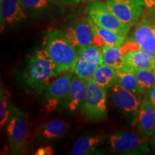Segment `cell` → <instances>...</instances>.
<instances>
[{"mask_svg": "<svg viewBox=\"0 0 155 155\" xmlns=\"http://www.w3.org/2000/svg\"><path fill=\"white\" fill-rule=\"evenodd\" d=\"M119 83L121 86L137 95H142L138 81L134 73L131 71H117Z\"/></svg>", "mask_w": 155, "mask_h": 155, "instance_id": "cell-22", "label": "cell"}, {"mask_svg": "<svg viewBox=\"0 0 155 155\" xmlns=\"http://www.w3.org/2000/svg\"><path fill=\"white\" fill-rule=\"evenodd\" d=\"M111 88L112 98L115 105L125 113L137 114L142 101L139 95L127 90L119 83H116Z\"/></svg>", "mask_w": 155, "mask_h": 155, "instance_id": "cell-13", "label": "cell"}, {"mask_svg": "<svg viewBox=\"0 0 155 155\" xmlns=\"http://www.w3.org/2000/svg\"><path fill=\"white\" fill-rule=\"evenodd\" d=\"M86 19L94 32V45H95L101 48L104 45L122 47L127 42V36L121 35L114 31L96 25L88 16Z\"/></svg>", "mask_w": 155, "mask_h": 155, "instance_id": "cell-15", "label": "cell"}, {"mask_svg": "<svg viewBox=\"0 0 155 155\" xmlns=\"http://www.w3.org/2000/svg\"><path fill=\"white\" fill-rule=\"evenodd\" d=\"M26 17L25 9L19 0H0L1 32L7 25L21 22Z\"/></svg>", "mask_w": 155, "mask_h": 155, "instance_id": "cell-16", "label": "cell"}, {"mask_svg": "<svg viewBox=\"0 0 155 155\" xmlns=\"http://www.w3.org/2000/svg\"><path fill=\"white\" fill-rule=\"evenodd\" d=\"M152 139H151V144H152V147L155 150V132L154 134L152 136Z\"/></svg>", "mask_w": 155, "mask_h": 155, "instance_id": "cell-29", "label": "cell"}, {"mask_svg": "<svg viewBox=\"0 0 155 155\" xmlns=\"http://www.w3.org/2000/svg\"><path fill=\"white\" fill-rule=\"evenodd\" d=\"M74 1L75 2H77V0H74Z\"/></svg>", "mask_w": 155, "mask_h": 155, "instance_id": "cell-32", "label": "cell"}, {"mask_svg": "<svg viewBox=\"0 0 155 155\" xmlns=\"http://www.w3.org/2000/svg\"><path fill=\"white\" fill-rule=\"evenodd\" d=\"M103 63L118 71H130L125 58L124 48L104 45L102 47Z\"/></svg>", "mask_w": 155, "mask_h": 155, "instance_id": "cell-18", "label": "cell"}, {"mask_svg": "<svg viewBox=\"0 0 155 155\" xmlns=\"http://www.w3.org/2000/svg\"><path fill=\"white\" fill-rule=\"evenodd\" d=\"M105 3L122 22L131 28L146 8L144 0H105Z\"/></svg>", "mask_w": 155, "mask_h": 155, "instance_id": "cell-9", "label": "cell"}, {"mask_svg": "<svg viewBox=\"0 0 155 155\" xmlns=\"http://www.w3.org/2000/svg\"><path fill=\"white\" fill-rule=\"evenodd\" d=\"M129 40L134 42L144 53L155 58L154 21L144 16L136 25Z\"/></svg>", "mask_w": 155, "mask_h": 155, "instance_id": "cell-10", "label": "cell"}, {"mask_svg": "<svg viewBox=\"0 0 155 155\" xmlns=\"http://www.w3.org/2000/svg\"><path fill=\"white\" fill-rule=\"evenodd\" d=\"M145 7L150 12L151 14L155 12V0H144Z\"/></svg>", "mask_w": 155, "mask_h": 155, "instance_id": "cell-28", "label": "cell"}, {"mask_svg": "<svg viewBox=\"0 0 155 155\" xmlns=\"http://www.w3.org/2000/svg\"><path fill=\"white\" fill-rule=\"evenodd\" d=\"M42 49L55 63L60 73L73 71L79 51L68 40L64 31L54 30L48 32L45 38Z\"/></svg>", "mask_w": 155, "mask_h": 155, "instance_id": "cell-1", "label": "cell"}, {"mask_svg": "<svg viewBox=\"0 0 155 155\" xmlns=\"http://www.w3.org/2000/svg\"><path fill=\"white\" fill-rule=\"evenodd\" d=\"M68 127V124L63 120L58 119L50 120L40 128L38 135L47 139L61 138L67 132Z\"/></svg>", "mask_w": 155, "mask_h": 155, "instance_id": "cell-21", "label": "cell"}, {"mask_svg": "<svg viewBox=\"0 0 155 155\" xmlns=\"http://www.w3.org/2000/svg\"><path fill=\"white\" fill-rule=\"evenodd\" d=\"M87 82L86 79L81 78L74 74L70 87L68 94L65 99V105L70 111L74 112L84 106L87 94Z\"/></svg>", "mask_w": 155, "mask_h": 155, "instance_id": "cell-17", "label": "cell"}, {"mask_svg": "<svg viewBox=\"0 0 155 155\" xmlns=\"http://www.w3.org/2000/svg\"><path fill=\"white\" fill-rule=\"evenodd\" d=\"M74 73L67 71L52 81L45 91L44 101L45 110L48 113L54 111L61 104L62 101L66 99Z\"/></svg>", "mask_w": 155, "mask_h": 155, "instance_id": "cell-7", "label": "cell"}, {"mask_svg": "<svg viewBox=\"0 0 155 155\" xmlns=\"http://www.w3.org/2000/svg\"><path fill=\"white\" fill-rule=\"evenodd\" d=\"M137 124L139 133L146 137H150L155 132V108L144 95L137 113Z\"/></svg>", "mask_w": 155, "mask_h": 155, "instance_id": "cell-14", "label": "cell"}, {"mask_svg": "<svg viewBox=\"0 0 155 155\" xmlns=\"http://www.w3.org/2000/svg\"><path fill=\"white\" fill-rule=\"evenodd\" d=\"M10 111L9 108L8 93L2 86H1V95H0V125L4 127L8 123Z\"/></svg>", "mask_w": 155, "mask_h": 155, "instance_id": "cell-25", "label": "cell"}, {"mask_svg": "<svg viewBox=\"0 0 155 155\" xmlns=\"http://www.w3.org/2000/svg\"><path fill=\"white\" fill-rule=\"evenodd\" d=\"M65 35L79 52L94 44V32L88 20L78 19L64 30Z\"/></svg>", "mask_w": 155, "mask_h": 155, "instance_id": "cell-11", "label": "cell"}, {"mask_svg": "<svg viewBox=\"0 0 155 155\" xmlns=\"http://www.w3.org/2000/svg\"><path fill=\"white\" fill-rule=\"evenodd\" d=\"M152 70H153V71H154V75H155V66H154V68H153Z\"/></svg>", "mask_w": 155, "mask_h": 155, "instance_id": "cell-30", "label": "cell"}, {"mask_svg": "<svg viewBox=\"0 0 155 155\" xmlns=\"http://www.w3.org/2000/svg\"><path fill=\"white\" fill-rule=\"evenodd\" d=\"M91 79L106 90L112 88L119 83L117 71L104 63L96 69Z\"/></svg>", "mask_w": 155, "mask_h": 155, "instance_id": "cell-19", "label": "cell"}, {"mask_svg": "<svg viewBox=\"0 0 155 155\" xmlns=\"http://www.w3.org/2000/svg\"><path fill=\"white\" fill-rule=\"evenodd\" d=\"M154 26H155V21H154Z\"/></svg>", "mask_w": 155, "mask_h": 155, "instance_id": "cell-33", "label": "cell"}, {"mask_svg": "<svg viewBox=\"0 0 155 155\" xmlns=\"http://www.w3.org/2000/svg\"><path fill=\"white\" fill-rule=\"evenodd\" d=\"M148 137L128 131H117L111 135V151L124 154H142L149 152Z\"/></svg>", "mask_w": 155, "mask_h": 155, "instance_id": "cell-6", "label": "cell"}, {"mask_svg": "<svg viewBox=\"0 0 155 155\" xmlns=\"http://www.w3.org/2000/svg\"><path fill=\"white\" fill-rule=\"evenodd\" d=\"M102 63V48L93 44L79 52L73 71L78 76L88 81Z\"/></svg>", "mask_w": 155, "mask_h": 155, "instance_id": "cell-8", "label": "cell"}, {"mask_svg": "<svg viewBox=\"0 0 155 155\" xmlns=\"http://www.w3.org/2000/svg\"><path fill=\"white\" fill-rule=\"evenodd\" d=\"M35 155H51L53 154V150L50 147H45L38 149L34 153Z\"/></svg>", "mask_w": 155, "mask_h": 155, "instance_id": "cell-26", "label": "cell"}, {"mask_svg": "<svg viewBox=\"0 0 155 155\" xmlns=\"http://www.w3.org/2000/svg\"><path fill=\"white\" fill-rule=\"evenodd\" d=\"M88 16L96 25L111 30L121 35L127 36L131 30V27L122 22L112 12L105 2L101 0H96L87 6Z\"/></svg>", "mask_w": 155, "mask_h": 155, "instance_id": "cell-4", "label": "cell"}, {"mask_svg": "<svg viewBox=\"0 0 155 155\" xmlns=\"http://www.w3.org/2000/svg\"><path fill=\"white\" fill-rule=\"evenodd\" d=\"M79 1H80V0H77V2H79Z\"/></svg>", "mask_w": 155, "mask_h": 155, "instance_id": "cell-31", "label": "cell"}, {"mask_svg": "<svg viewBox=\"0 0 155 155\" xmlns=\"http://www.w3.org/2000/svg\"><path fill=\"white\" fill-rule=\"evenodd\" d=\"M104 139L100 135L83 137L77 139L71 149L73 155H86L94 154Z\"/></svg>", "mask_w": 155, "mask_h": 155, "instance_id": "cell-20", "label": "cell"}, {"mask_svg": "<svg viewBox=\"0 0 155 155\" xmlns=\"http://www.w3.org/2000/svg\"><path fill=\"white\" fill-rule=\"evenodd\" d=\"M125 50L126 61L129 70L153 69L155 66V58L139 49L138 46L131 40H128L123 45Z\"/></svg>", "mask_w": 155, "mask_h": 155, "instance_id": "cell-12", "label": "cell"}, {"mask_svg": "<svg viewBox=\"0 0 155 155\" xmlns=\"http://www.w3.org/2000/svg\"><path fill=\"white\" fill-rule=\"evenodd\" d=\"M7 123L9 147L12 154H22L28 147L29 122L28 115L19 108L12 106Z\"/></svg>", "mask_w": 155, "mask_h": 155, "instance_id": "cell-3", "label": "cell"}, {"mask_svg": "<svg viewBox=\"0 0 155 155\" xmlns=\"http://www.w3.org/2000/svg\"><path fill=\"white\" fill-rule=\"evenodd\" d=\"M147 96H148L149 100L152 104V105L155 108V86H153L152 88H150L147 93Z\"/></svg>", "mask_w": 155, "mask_h": 155, "instance_id": "cell-27", "label": "cell"}, {"mask_svg": "<svg viewBox=\"0 0 155 155\" xmlns=\"http://www.w3.org/2000/svg\"><path fill=\"white\" fill-rule=\"evenodd\" d=\"M131 71L137 77L142 94H147L150 88L155 86V75L153 70L141 69Z\"/></svg>", "mask_w": 155, "mask_h": 155, "instance_id": "cell-23", "label": "cell"}, {"mask_svg": "<svg viewBox=\"0 0 155 155\" xmlns=\"http://www.w3.org/2000/svg\"><path fill=\"white\" fill-rule=\"evenodd\" d=\"M25 10L39 12L47 10L55 4V0H19Z\"/></svg>", "mask_w": 155, "mask_h": 155, "instance_id": "cell-24", "label": "cell"}, {"mask_svg": "<svg viewBox=\"0 0 155 155\" xmlns=\"http://www.w3.org/2000/svg\"><path fill=\"white\" fill-rule=\"evenodd\" d=\"M106 91L92 79L87 82V94L83 112L89 121H102L107 117Z\"/></svg>", "mask_w": 155, "mask_h": 155, "instance_id": "cell-5", "label": "cell"}, {"mask_svg": "<svg viewBox=\"0 0 155 155\" xmlns=\"http://www.w3.org/2000/svg\"><path fill=\"white\" fill-rule=\"evenodd\" d=\"M61 74L55 63L43 49L37 50L28 60L25 69V83L37 91L42 92L53 79Z\"/></svg>", "mask_w": 155, "mask_h": 155, "instance_id": "cell-2", "label": "cell"}]
</instances>
